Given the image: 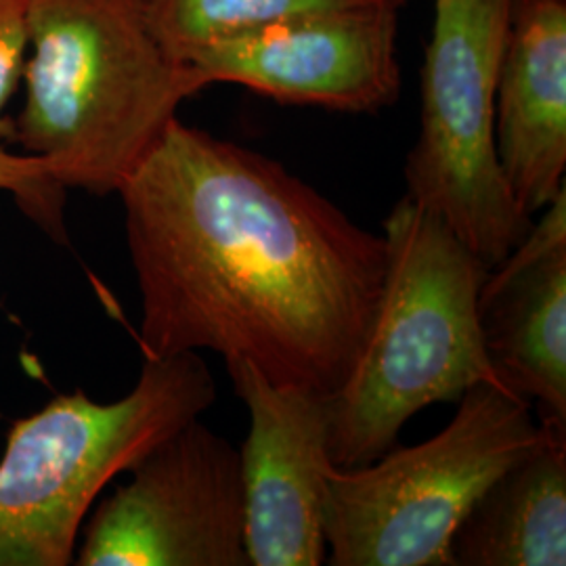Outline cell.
Listing matches in <instances>:
<instances>
[{
    "label": "cell",
    "mask_w": 566,
    "mask_h": 566,
    "mask_svg": "<svg viewBox=\"0 0 566 566\" xmlns=\"http://www.w3.org/2000/svg\"><path fill=\"white\" fill-rule=\"evenodd\" d=\"M118 196L145 357L212 350L332 397L376 313L386 243L282 164L172 118Z\"/></svg>",
    "instance_id": "obj_1"
},
{
    "label": "cell",
    "mask_w": 566,
    "mask_h": 566,
    "mask_svg": "<svg viewBox=\"0 0 566 566\" xmlns=\"http://www.w3.org/2000/svg\"><path fill=\"white\" fill-rule=\"evenodd\" d=\"M28 51L11 142L49 164L60 189L118 193L206 88L164 53L139 0H28Z\"/></svg>",
    "instance_id": "obj_2"
},
{
    "label": "cell",
    "mask_w": 566,
    "mask_h": 566,
    "mask_svg": "<svg viewBox=\"0 0 566 566\" xmlns=\"http://www.w3.org/2000/svg\"><path fill=\"white\" fill-rule=\"evenodd\" d=\"M382 238L386 273L376 313L348 376L327 397L338 468L385 455L426 407L458 403L481 382L502 385L479 317L491 269L443 219L407 196L386 217Z\"/></svg>",
    "instance_id": "obj_3"
},
{
    "label": "cell",
    "mask_w": 566,
    "mask_h": 566,
    "mask_svg": "<svg viewBox=\"0 0 566 566\" xmlns=\"http://www.w3.org/2000/svg\"><path fill=\"white\" fill-rule=\"evenodd\" d=\"M217 401L193 350L145 357L135 388L112 403L82 390L15 420L0 458V566L74 565L103 489Z\"/></svg>",
    "instance_id": "obj_4"
},
{
    "label": "cell",
    "mask_w": 566,
    "mask_h": 566,
    "mask_svg": "<svg viewBox=\"0 0 566 566\" xmlns=\"http://www.w3.org/2000/svg\"><path fill=\"white\" fill-rule=\"evenodd\" d=\"M542 437L533 405L481 382L432 439L392 447L332 472L325 542L332 566H453L451 542L468 510Z\"/></svg>",
    "instance_id": "obj_5"
},
{
    "label": "cell",
    "mask_w": 566,
    "mask_h": 566,
    "mask_svg": "<svg viewBox=\"0 0 566 566\" xmlns=\"http://www.w3.org/2000/svg\"><path fill=\"white\" fill-rule=\"evenodd\" d=\"M510 11L512 0H434L420 133L405 163V196L443 219L489 269L533 224L507 187L495 147Z\"/></svg>",
    "instance_id": "obj_6"
},
{
    "label": "cell",
    "mask_w": 566,
    "mask_h": 566,
    "mask_svg": "<svg viewBox=\"0 0 566 566\" xmlns=\"http://www.w3.org/2000/svg\"><path fill=\"white\" fill-rule=\"evenodd\" d=\"M82 528L81 566H250L240 451L191 420L130 470Z\"/></svg>",
    "instance_id": "obj_7"
},
{
    "label": "cell",
    "mask_w": 566,
    "mask_h": 566,
    "mask_svg": "<svg viewBox=\"0 0 566 566\" xmlns=\"http://www.w3.org/2000/svg\"><path fill=\"white\" fill-rule=\"evenodd\" d=\"M397 11L385 0L304 11L210 42L191 67L285 105L371 114L397 102Z\"/></svg>",
    "instance_id": "obj_8"
},
{
    "label": "cell",
    "mask_w": 566,
    "mask_h": 566,
    "mask_svg": "<svg viewBox=\"0 0 566 566\" xmlns=\"http://www.w3.org/2000/svg\"><path fill=\"white\" fill-rule=\"evenodd\" d=\"M227 369L250 413L240 449L248 563L325 565V497L336 470L327 397L273 385L250 364Z\"/></svg>",
    "instance_id": "obj_9"
},
{
    "label": "cell",
    "mask_w": 566,
    "mask_h": 566,
    "mask_svg": "<svg viewBox=\"0 0 566 566\" xmlns=\"http://www.w3.org/2000/svg\"><path fill=\"white\" fill-rule=\"evenodd\" d=\"M479 317L500 382L566 430V185L489 271Z\"/></svg>",
    "instance_id": "obj_10"
},
{
    "label": "cell",
    "mask_w": 566,
    "mask_h": 566,
    "mask_svg": "<svg viewBox=\"0 0 566 566\" xmlns=\"http://www.w3.org/2000/svg\"><path fill=\"white\" fill-rule=\"evenodd\" d=\"M495 147L514 200L535 217L566 185V0H512Z\"/></svg>",
    "instance_id": "obj_11"
},
{
    "label": "cell",
    "mask_w": 566,
    "mask_h": 566,
    "mask_svg": "<svg viewBox=\"0 0 566 566\" xmlns=\"http://www.w3.org/2000/svg\"><path fill=\"white\" fill-rule=\"evenodd\" d=\"M539 424V441L468 510L453 566L566 565V430Z\"/></svg>",
    "instance_id": "obj_12"
},
{
    "label": "cell",
    "mask_w": 566,
    "mask_h": 566,
    "mask_svg": "<svg viewBox=\"0 0 566 566\" xmlns=\"http://www.w3.org/2000/svg\"><path fill=\"white\" fill-rule=\"evenodd\" d=\"M151 34L168 57L187 65L206 44L283 20L369 0H139ZM388 2V0H385Z\"/></svg>",
    "instance_id": "obj_13"
},
{
    "label": "cell",
    "mask_w": 566,
    "mask_h": 566,
    "mask_svg": "<svg viewBox=\"0 0 566 566\" xmlns=\"http://www.w3.org/2000/svg\"><path fill=\"white\" fill-rule=\"evenodd\" d=\"M0 191H11L28 210L41 221L46 231H61V191L53 179L49 164L39 156L13 154L0 142Z\"/></svg>",
    "instance_id": "obj_14"
},
{
    "label": "cell",
    "mask_w": 566,
    "mask_h": 566,
    "mask_svg": "<svg viewBox=\"0 0 566 566\" xmlns=\"http://www.w3.org/2000/svg\"><path fill=\"white\" fill-rule=\"evenodd\" d=\"M28 53V0H0V142H11L13 120L4 107L13 97Z\"/></svg>",
    "instance_id": "obj_15"
},
{
    "label": "cell",
    "mask_w": 566,
    "mask_h": 566,
    "mask_svg": "<svg viewBox=\"0 0 566 566\" xmlns=\"http://www.w3.org/2000/svg\"><path fill=\"white\" fill-rule=\"evenodd\" d=\"M390 4H395V7H401V4H405V2H409V0H388Z\"/></svg>",
    "instance_id": "obj_16"
}]
</instances>
